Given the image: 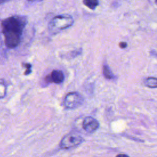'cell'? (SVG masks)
<instances>
[{
    "label": "cell",
    "instance_id": "ba28073f",
    "mask_svg": "<svg viewBox=\"0 0 157 157\" xmlns=\"http://www.w3.org/2000/svg\"><path fill=\"white\" fill-rule=\"evenodd\" d=\"M102 73L104 77L107 79H113L114 78V75L113 74L112 71L109 68V66L104 64L102 68Z\"/></svg>",
    "mask_w": 157,
    "mask_h": 157
},
{
    "label": "cell",
    "instance_id": "5b68a950",
    "mask_svg": "<svg viewBox=\"0 0 157 157\" xmlns=\"http://www.w3.org/2000/svg\"><path fill=\"white\" fill-rule=\"evenodd\" d=\"M99 126V123L95 118L92 117H86L84 118L82 123V127L85 131L88 133L94 132Z\"/></svg>",
    "mask_w": 157,
    "mask_h": 157
},
{
    "label": "cell",
    "instance_id": "30bf717a",
    "mask_svg": "<svg viewBox=\"0 0 157 157\" xmlns=\"http://www.w3.org/2000/svg\"><path fill=\"white\" fill-rule=\"evenodd\" d=\"M7 86L4 80H0V99L3 98L6 95Z\"/></svg>",
    "mask_w": 157,
    "mask_h": 157
},
{
    "label": "cell",
    "instance_id": "4fadbf2b",
    "mask_svg": "<svg viewBox=\"0 0 157 157\" xmlns=\"http://www.w3.org/2000/svg\"><path fill=\"white\" fill-rule=\"evenodd\" d=\"M116 157H129V156L125 154H118L116 156Z\"/></svg>",
    "mask_w": 157,
    "mask_h": 157
},
{
    "label": "cell",
    "instance_id": "8992f818",
    "mask_svg": "<svg viewBox=\"0 0 157 157\" xmlns=\"http://www.w3.org/2000/svg\"><path fill=\"white\" fill-rule=\"evenodd\" d=\"M64 77L62 71L59 70H53L50 75L47 76V81L54 82L55 83H60L64 80Z\"/></svg>",
    "mask_w": 157,
    "mask_h": 157
},
{
    "label": "cell",
    "instance_id": "9a60e30c",
    "mask_svg": "<svg viewBox=\"0 0 157 157\" xmlns=\"http://www.w3.org/2000/svg\"><path fill=\"white\" fill-rule=\"evenodd\" d=\"M28 1H31V2H34V1H40L42 0H28Z\"/></svg>",
    "mask_w": 157,
    "mask_h": 157
},
{
    "label": "cell",
    "instance_id": "3957f363",
    "mask_svg": "<svg viewBox=\"0 0 157 157\" xmlns=\"http://www.w3.org/2000/svg\"><path fill=\"white\" fill-rule=\"evenodd\" d=\"M83 102V98L77 92H71L66 94L63 101V105L69 109H73L80 106Z\"/></svg>",
    "mask_w": 157,
    "mask_h": 157
},
{
    "label": "cell",
    "instance_id": "2e32d148",
    "mask_svg": "<svg viewBox=\"0 0 157 157\" xmlns=\"http://www.w3.org/2000/svg\"><path fill=\"white\" fill-rule=\"evenodd\" d=\"M155 3L157 5V0H155Z\"/></svg>",
    "mask_w": 157,
    "mask_h": 157
},
{
    "label": "cell",
    "instance_id": "5bb4252c",
    "mask_svg": "<svg viewBox=\"0 0 157 157\" xmlns=\"http://www.w3.org/2000/svg\"><path fill=\"white\" fill-rule=\"evenodd\" d=\"M9 0H0V4H4L5 2H8Z\"/></svg>",
    "mask_w": 157,
    "mask_h": 157
},
{
    "label": "cell",
    "instance_id": "7a4b0ae2",
    "mask_svg": "<svg viewBox=\"0 0 157 157\" xmlns=\"http://www.w3.org/2000/svg\"><path fill=\"white\" fill-rule=\"evenodd\" d=\"M74 23L72 17L68 15H59L54 17L49 23L52 30H63L71 26Z\"/></svg>",
    "mask_w": 157,
    "mask_h": 157
},
{
    "label": "cell",
    "instance_id": "277c9868",
    "mask_svg": "<svg viewBox=\"0 0 157 157\" xmlns=\"http://www.w3.org/2000/svg\"><path fill=\"white\" fill-rule=\"evenodd\" d=\"M83 139L79 135L70 134L66 135L61 140L60 147L63 149H69L80 144Z\"/></svg>",
    "mask_w": 157,
    "mask_h": 157
},
{
    "label": "cell",
    "instance_id": "8fae6325",
    "mask_svg": "<svg viewBox=\"0 0 157 157\" xmlns=\"http://www.w3.org/2000/svg\"><path fill=\"white\" fill-rule=\"evenodd\" d=\"M23 66L26 68V70L25 72V75H28L31 72V64L29 63H23Z\"/></svg>",
    "mask_w": 157,
    "mask_h": 157
},
{
    "label": "cell",
    "instance_id": "6da1fadb",
    "mask_svg": "<svg viewBox=\"0 0 157 157\" xmlns=\"http://www.w3.org/2000/svg\"><path fill=\"white\" fill-rule=\"evenodd\" d=\"M27 22L26 17L23 15L10 16L2 21V32L7 48H14L18 45Z\"/></svg>",
    "mask_w": 157,
    "mask_h": 157
},
{
    "label": "cell",
    "instance_id": "52a82bcc",
    "mask_svg": "<svg viewBox=\"0 0 157 157\" xmlns=\"http://www.w3.org/2000/svg\"><path fill=\"white\" fill-rule=\"evenodd\" d=\"M145 85L147 87L155 88H157V78L156 77H148L144 82Z\"/></svg>",
    "mask_w": 157,
    "mask_h": 157
},
{
    "label": "cell",
    "instance_id": "7c38bea8",
    "mask_svg": "<svg viewBox=\"0 0 157 157\" xmlns=\"http://www.w3.org/2000/svg\"><path fill=\"white\" fill-rule=\"evenodd\" d=\"M127 45H128V44H127V43L125 42H121L119 44V46H120V47L121 48H126Z\"/></svg>",
    "mask_w": 157,
    "mask_h": 157
},
{
    "label": "cell",
    "instance_id": "9c48e42d",
    "mask_svg": "<svg viewBox=\"0 0 157 157\" xmlns=\"http://www.w3.org/2000/svg\"><path fill=\"white\" fill-rule=\"evenodd\" d=\"M83 4L88 8L94 10L99 5L98 0H83Z\"/></svg>",
    "mask_w": 157,
    "mask_h": 157
}]
</instances>
